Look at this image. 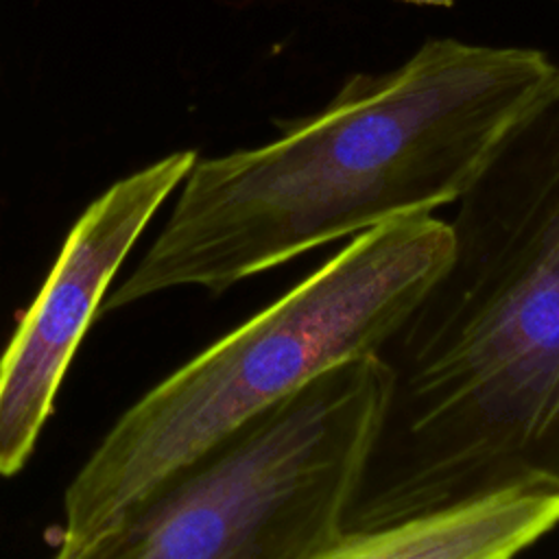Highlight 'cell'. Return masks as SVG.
<instances>
[{
    "instance_id": "cell-3",
    "label": "cell",
    "mask_w": 559,
    "mask_h": 559,
    "mask_svg": "<svg viewBox=\"0 0 559 559\" xmlns=\"http://www.w3.org/2000/svg\"><path fill=\"white\" fill-rule=\"evenodd\" d=\"M445 221L356 234L273 304L138 397L63 491L55 557L85 559L164 480L325 367L376 352L450 255Z\"/></svg>"
},
{
    "instance_id": "cell-2",
    "label": "cell",
    "mask_w": 559,
    "mask_h": 559,
    "mask_svg": "<svg viewBox=\"0 0 559 559\" xmlns=\"http://www.w3.org/2000/svg\"><path fill=\"white\" fill-rule=\"evenodd\" d=\"M535 48L428 39L402 66L354 74L266 144L199 157L114 312L173 288L221 295L376 225L454 203L555 72Z\"/></svg>"
},
{
    "instance_id": "cell-1",
    "label": "cell",
    "mask_w": 559,
    "mask_h": 559,
    "mask_svg": "<svg viewBox=\"0 0 559 559\" xmlns=\"http://www.w3.org/2000/svg\"><path fill=\"white\" fill-rule=\"evenodd\" d=\"M454 203L445 264L376 349L389 400L345 531L559 489V68Z\"/></svg>"
},
{
    "instance_id": "cell-6",
    "label": "cell",
    "mask_w": 559,
    "mask_h": 559,
    "mask_svg": "<svg viewBox=\"0 0 559 559\" xmlns=\"http://www.w3.org/2000/svg\"><path fill=\"white\" fill-rule=\"evenodd\" d=\"M559 526V489H500L402 522L345 531L328 559H507Z\"/></svg>"
},
{
    "instance_id": "cell-5",
    "label": "cell",
    "mask_w": 559,
    "mask_h": 559,
    "mask_svg": "<svg viewBox=\"0 0 559 559\" xmlns=\"http://www.w3.org/2000/svg\"><path fill=\"white\" fill-rule=\"evenodd\" d=\"M197 151H173L116 179L74 221L0 356V478L31 461L57 393L131 249L175 194Z\"/></svg>"
},
{
    "instance_id": "cell-4",
    "label": "cell",
    "mask_w": 559,
    "mask_h": 559,
    "mask_svg": "<svg viewBox=\"0 0 559 559\" xmlns=\"http://www.w3.org/2000/svg\"><path fill=\"white\" fill-rule=\"evenodd\" d=\"M389 386L376 352L325 367L164 480L85 559H328Z\"/></svg>"
}]
</instances>
